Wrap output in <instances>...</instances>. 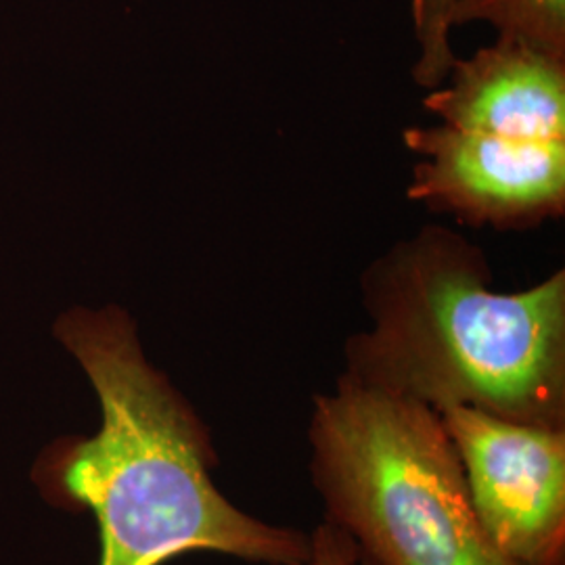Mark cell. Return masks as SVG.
Returning <instances> with one entry per match:
<instances>
[{"label": "cell", "instance_id": "cell-1", "mask_svg": "<svg viewBox=\"0 0 565 565\" xmlns=\"http://www.w3.org/2000/svg\"><path fill=\"white\" fill-rule=\"evenodd\" d=\"M53 331L95 387L102 425L44 446L30 478L44 503L95 518L97 565H163L186 553L308 565L310 532L252 515L216 486L212 429L147 361L121 306L72 308Z\"/></svg>", "mask_w": 565, "mask_h": 565}, {"label": "cell", "instance_id": "cell-2", "mask_svg": "<svg viewBox=\"0 0 565 565\" xmlns=\"http://www.w3.org/2000/svg\"><path fill=\"white\" fill-rule=\"evenodd\" d=\"M492 282L484 249L457 228L392 243L361 275L369 324L343 343V375L436 413L565 429V270L520 291Z\"/></svg>", "mask_w": 565, "mask_h": 565}, {"label": "cell", "instance_id": "cell-3", "mask_svg": "<svg viewBox=\"0 0 565 565\" xmlns=\"http://www.w3.org/2000/svg\"><path fill=\"white\" fill-rule=\"evenodd\" d=\"M308 476L356 565H518L488 539L440 415L343 373L315 394Z\"/></svg>", "mask_w": 565, "mask_h": 565}, {"label": "cell", "instance_id": "cell-4", "mask_svg": "<svg viewBox=\"0 0 565 565\" xmlns=\"http://www.w3.org/2000/svg\"><path fill=\"white\" fill-rule=\"evenodd\" d=\"M406 200L457 223L527 231L565 214V141H522L445 124L408 126Z\"/></svg>", "mask_w": 565, "mask_h": 565}, {"label": "cell", "instance_id": "cell-5", "mask_svg": "<svg viewBox=\"0 0 565 565\" xmlns=\"http://www.w3.org/2000/svg\"><path fill=\"white\" fill-rule=\"evenodd\" d=\"M446 434L488 539L518 565L565 564V429L446 406Z\"/></svg>", "mask_w": 565, "mask_h": 565}, {"label": "cell", "instance_id": "cell-6", "mask_svg": "<svg viewBox=\"0 0 565 565\" xmlns=\"http://www.w3.org/2000/svg\"><path fill=\"white\" fill-rule=\"evenodd\" d=\"M438 124L522 141H565V57L497 36L455 57L445 82L424 97Z\"/></svg>", "mask_w": 565, "mask_h": 565}, {"label": "cell", "instance_id": "cell-7", "mask_svg": "<svg viewBox=\"0 0 565 565\" xmlns=\"http://www.w3.org/2000/svg\"><path fill=\"white\" fill-rule=\"evenodd\" d=\"M467 23H488L497 36L565 57V0H455L450 28Z\"/></svg>", "mask_w": 565, "mask_h": 565}, {"label": "cell", "instance_id": "cell-8", "mask_svg": "<svg viewBox=\"0 0 565 565\" xmlns=\"http://www.w3.org/2000/svg\"><path fill=\"white\" fill-rule=\"evenodd\" d=\"M455 0H411V18L417 39L413 81L425 93L440 86L455 61L450 44V9Z\"/></svg>", "mask_w": 565, "mask_h": 565}, {"label": "cell", "instance_id": "cell-9", "mask_svg": "<svg viewBox=\"0 0 565 565\" xmlns=\"http://www.w3.org/2000/svg\"><path fill=\"white\" fill-rule=\"evenodd\" d=\"M310 536L312 553L308 565H356L354 545L342 530L321 522L310 530Z\"/></svg>", "mask_w": 565, "mask_h": 565}, {"label": "cell", "instance_id": "cell-10", "mask_svg": "<svg viewBox=\"0 0 565 565\" xmlns=\"http://www.w3.org/2000/svg\"><path fill=\"white\" fill-rule=\"evenodd\" d=\"M562 565H565V564H562Z\"/></svg>", "mask_w": 565, "mask_h": 565}]
</instances>
